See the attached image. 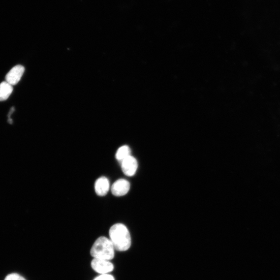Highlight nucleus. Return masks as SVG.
<instances>
[{
    "instance_id": "nucleus-6",
    "label": "nucleus",
    "mask_w": 280,
    "mask_h": 280,
    "mask_svg": "<svg viewBox=\"0 0 280 280\" xmlns=\"http://www.w3.org/2000/svg\"><path fill=\"white\" fill-rule=\"evenodd\" d=\"M130 183L125 179L117 180L111 188V192L115 196L120 197L126 195L130 190Z\"/></svg>"
},
{
    "instance_id": "nucleus-7",
    "label": "nucleus",
    "mask_w": 280,
    "mask_h": 280,
    "mask_svg": "<svg viewBox=\"0 0 280 280\" xmlns=\"http://www.w3.org/2000/svg\"><path fill=\"white\" fill-rule=\"evenodd\" d=\"M110 182L106 177L99 178L96 181L95 189L96 194L99 196H105L110 190Z\"/></svg>"
},
{
    "instance_id": "nucleus-8",
    "label": "nucleus",
    "mask_w": 280,
    "mask_h": 280,
    "mask_svg": "<svg viewBox=\"0 0 280 280\" xmlns=\"http://www.w3.org/2000/svg\"><path fill=\"white\" fill-rule=\"evenodd\" d=\"M13 91V86L6 81L0 84V101L7 100Z\"/></svg>"
},
{
    "instance_id": "nucleus-3",
    "label": "nucleus",
    "mask_w": 280,
    "mask_h": 280,
    "mask_svg": "<svg viewBox=\"0 0 280 280\" xmlns=\"http://www.w3.org/2000/svg\"><path fill=\"white\" fill-rule=\"evenodd\" d=\"M94 270L101 274H108L114 269L113 265L108 260L94 259L91 263Z\"/></svg>"
},
{
    "instance_id": "nucleus-11",
    "label": "nucleus",
    "mask_w": 280,
    "mask_h": 280,
    "mask_svg": "<svg viewBox=\"0 0 280 280\" xmlns=\"http://www.w3.org/2000/svg\"><path fill=\"white\" fill-rule=\"evenodd\" d=\"M94 280H115L114 277L109 274H101Z\"/></svg>"
},
{
    "instance_id": "nucleus-4",
    "label": "nucleus",
    "mask_w": 280,
    "mask_h": 280,
    "mask_svg": "<svg viewBox=\"0 0 280 280\" xmlns=\"http://www.w3.org/2000/svg\"><path fill=\"white\" fill-rule=\"evenodd\" d=\"M24 72V68L21 65L13 67L7 74L6 82L12 86L16 85L20 80Z\"/></svg>"
},
{
    "instance_id": "nucleus-5",
    "label": "nucleus",
    "mask_w": 280,
    "mask_h": 280,
    "mask_svg": "<svg viewBox=\"0 0 280 280\" xmlns=\"http://www.w3.org/2000/svg\"><path fill=\"white\" fill-rule=\"evenodd\" d=\"M121 169L123 173L129 176H134L138 169V162L136 159L130 156L121 162Z\"/></svg>"
},
{
    "instance_id": "nucleus-2",
    "label": "nucleus",
    "mask_w": 280,
    "mask_h": 280,
    "mask_svg": "<svg viewBox=\"0 0 280 280\" xmlns=\"http://www.w3.org/2000/svg\"><path fill=\"white\" fill-rule=\"evenodd\" d=\"M115 248L110 239L101 237L94 243L90 254L94 259L110 261L114 258Z\"/></svg>"
},
{
    "instance_id": "nucleus-10",
    "label": "nucleus",
    "mask_w": 280,
    "mask_h": 280,
    "mask_svg": "<svg viewBox=\"0 0 280 280\" xmlns=\"http://www.w3.org/2000/svg\"><path fill=\"white\" fill-rule=\"evenodd\" d=\"M5 280H26L24 277L17 273H12L9 274Z\"/></svg>"
},
{
    "instance_id": "nucleus-1",
    "label": "nucleus",
    "mask_w": 280,
    "mask_h": 280,
    "mask_svg": "<svg viewBox=\"0 0 280 280\" xmlns=\"http://www.w3.org/2000/svg\"><path fill=\"white\" fill-rule=\"evenodd\" d=\"M110 239L115 249L119 251L128 250L132 244V239L128 228L121 223L113 225L109 231Z\"/></svg>"
},
{
    "instance_id": "nucleus-9",
    "label": "nucleus",
    "mask_w": 280,
    "mask_h": 280,
    "mask_svg": "<svg viewBox=\"0 0 280 280\" xmlns=\"http://www.w3.org/2000/svg\"><path fill=\"white\" fill-rule=\"evenodd\" d=\"M131 150L130 147L127 145H123L119 147L116 151L115 155L116 159L120 162L131 156Z\"/></svg>"
}]
</instances>
